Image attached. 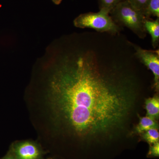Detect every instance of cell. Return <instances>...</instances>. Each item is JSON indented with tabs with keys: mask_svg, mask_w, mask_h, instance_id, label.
<instances>
[{
	"mask_svg": "<svg viewBox=\"0 0 159 159\" xmlns=\"http://www.w3.org/2000/svg\"><path fill=\"white\" fill-rule=\"evenodd\" d=\"M123 68L90 47L64 59L51 77L48 97L55 120L82 149L132 137L141 89L135 75Z\"/></svg>",
	"mask_w": 159,
	"mask_h": 159,
	"instance_id": "obj_1",
	"label": "cell"
},
{
	"mask_svg": "<svg viewBox=\"0 0 159 159\" xmlns=\"http://www.w3.org/2000/svg\"><path fill=\"white\" fill-rule=\"evenodd\" d=\"M114 22L120 27L130 29L141 39H144L147 32L144 27L146 17L143 12L133 7L127 0L117 5L109 13Z\"/></svg>",
	"mask_w": 159,
	"mask_h": 159,
	"instance_id": "obj_2",
	"label": "cell"
},
{
	"mask_svg": "<svg viewBox=\"0 0 159 159\" xmlns=\"http://www.w3.org/2000/svg\"><path fill=\"white\" fill-rule=\"evenodd\" d=\"M74 25L80 29H90L100 33L112 35L119 34L122 27L117 25L108 13L102 11L89 12L78 16L74 20Z\"/></svg>",
	"mask_w": 159,
	"mask_h": 159,
	"instance_id": "obj_3",
	"label": "cell"
},
{
	"mask_svg": "<svg viewBox=\"0 0 159 159\" xmlns=\"http://www.w3.org/2000/svg\"><path fill=\"white\" fill-rule=\"evenodd\" d=\"M9 150L16 159H45L46 152L41 145L31 140L13 142Z\"/></svg>",
	"mask_w": 159,
	"mask_h": 159,
	"instance_id": "obj_4",
	"label": "cell"
},
{
	"mask_svg": "<svg viewBox=\"0 0 159 159\" xmlns=\"http://www.w3.org/2000/svg\"><path fill=\"white\" fill-rule=\"evenodd\" d=\"M134 55L141 63L151 71L154 75L153 87L157 93L159 90V50H148L131 43Z\"/></svg>",
	"mask_w": 159,
	"mask_h": 159,
	"instance_id": "obj_5",
	"label": "cell"
},
{
	"mask_svg": "<svg viewBox=\"0 0 159 159\" xmlns=\"http://www.w3.org/2000/svg\"><path fill=\"white\" fill-rule=\"evenodd\" d=\"M139 122L132 130L131 134L132 136L134 135H141L146 131L152 128L159 129V124L157 120H155L147 116H140L138 115Z\"/></svg>",
	"mask_w": 159,
	"mask_h": 159,
	"instance_id": "obj_6",
	"label": "cell"
},
{
	"mask_svg": "<svg viewBox=\"0 0 159 159\" xmlns=\"http://www.w3.org/2000/svg\"><path fill=\"white\" fill-rule=\"evenodd\" d=\"M144 27L147 33L151 36L152 43L154 48L158 47L159 44V18L154 20L151 18H146Z\"/></svg>",
	"mask_w": 159,
	"mask_h": 159,
	"instance_id": "obj_7",
	"label": "cell"
},
{
	"mask_svg": "<svg viewBox=\"0 0 159 159\" xmlns=\"http://www.w3.org/2000/svg\"><path fill=\"white\" fill-rule=\"evenodd\" d=\"M145 108L146 116L155 120H158L159 118V97L157 93L152 97L145 99Z\"/></svg>",
	"mask_w": 159,
	"mask_h": 159,
	"instance_id": "obj_8",
	"label": "cell"
},
{
	"mask_svg": "<svg viewBox=\"0 0 159 159\" xmlns=\"http://www.w3.org/2000/svg\"><path fill=\"white\" fill-rule=\"evenodd\" d=\"M142 141L147 142L149 145L159 142V133L157 129L152 128L141 134Z\"/></svg>",
	"mask_w": 159,
	"mask_h": 159,
	"instance_id": "obj_9",
	"label": "cell"
},
{
	"mask_svg": "<svg viewBox=\"0 0 159 159\" xmlns=\"http://www.w3.org/2000/svg\"><path fill=\"white\" fill-rule=\"evenodd\" d=\"M143 13L146 18H159V0H150Z\"/></svg>",
	"mask_w": 159,
	"mask_h": 159,
	"instance_id": "obj_10",
	"label": "cell"
},
{
	"mask_svg": "<svg viewBox=\"0 0 159 159\" xmlns=\"http://www.w3.org/2000/svg\"><path fill=\"white\" fill-rule=\"evenodd\" d=\"M99 10L109 14L110 11L119 3L125 0H97Z\"/></svg>",
	"mask_w": 159,
	"mask_h": 159,
	"instance_id": "obj_11",
	"label": "cell"
},
{
	"mask_svg": "<svg viewBox=\"0 0 159 159\" xmlns=\"http://www.w3.org/2000/svg\"><path fill=\"white\" fill-rule=\"evenodd\" d=\"M133 7L142 11H145L150 0H127Z\"/></svg>",
	"mask_w": 159,
	"mask_h": 159,
	"instance_id": "obj_12",
	"label": "cell"
},
{
	"mask_svg": "<svg viewBox=\"0 0 159 159\" xmlns=\"http://www.w3.org/2000/svg\"><path fill=\"white\" fill-rule=\"evenodd\" d=\"M159 142L149 145V150L147 154L148 158L159 157Z\"/></svg>",
	"mask_w": 159,
	"mask_h": 159,
	"instance_id": "obj_13",
	"label": "cell"
},
{
	"mask_svg": "<svg viewBox=\"0 0 159 159\" xmlns=\"http://www.w3.org/2000/svg\"><path fill=\"white\" fill-rule=\"evenodd\" d=\"M0 159H16L14 157V156L12 155V154L9 151H8V152L6 154L5 156L3 157L2 158Z\"/></svg>",
	"mask_w": 159,
	"mask_h": 159,
	"instance_id": "obj_14",
	"label": "cell"
},
{
	"mask_svg": "<svg viewBox=\"0 0 159 159\" xmlns=\"http://www.w3.org/2000/svg\"><path fill=\"white\" fill-rule=\"evenodd\" d=\"M52 1L55 5H58L61 3L62 0H52Z\"/></svg>",
	"mask_w": 159,
	"mask_h": 159,
	"instance_id": "obj_15",
	"label": "cell"
},
{
	"mask_svg": "<svg viewBox=\"0 0 159 159\" xmlns=\"http://www.w3.org/2000/svg\"><path fill=\"white\" fill-rule=\"evenodd\" d=\"M48 159H59L57 158V157H51L49 158H48Z\"/></svg>",
	"mask_w": 159,
	"mask_h": 159,
	"instance_id": "obj_16",
	"label": "cell"
}]
</instances>
